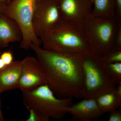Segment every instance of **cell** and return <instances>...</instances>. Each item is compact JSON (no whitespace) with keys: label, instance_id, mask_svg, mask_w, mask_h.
Returning a JSON list of instances; mask_svg holds the SVG:
<instances>
[{"label":"cell","instance_id":"22","mask_svg":"<svg viewBox=\"0 0 121 121\" xmlns=\"http://www.w3.org/2000/svg\"><path fill=\"white\" fill-rule=\"evenodd\" d=\"M7 5L3 4L0 2V16L1 14L4 13Z\"/></svg>","mask_w":121,"mask_h":121},{"label":"cell","instance_id":"9","mask_svg":"<svg viewBox=\"0 0 121 121\" xmlns=\"http://www.w3.org/2000/svg\"><path fill=\"white\" fill-rule=\"evenodd\" d=\"M22 61L21 74L18 89L22 93L33 90L46 84L41 67L36 58L25 57Z\"/></svg>","mask_w":121,"mask_h":121},{"label":"cell","instance_id":"5","mask_svg":"<svg viewBox=\"0 0 121 121\" xmlns=\"http://www.w3.org/2000/svg\"><path fill=\"white\" fill-rule=\"evenodd\" d=\"M118 24L115 16L90 15L83 24L82 29L91 50L101 56L110 51Z\"/></svg>","mask_w":121,"mask_h":121},{"label":"cell","instance_id":"17","mask_svg":"<svg viewBox=\"0 0 121 121\" xmlns=\"http://www.w3.org/2000/svg\"><path fill=\"white\" fill-rule=\"evenodd\" d=\"M111 49L121 50V23L118 25L117 29Z\"/></svg>","mask_w":121,"mask_h":121},{"label":"cell","instance_id":"19","mask_svg":"<svg viewBox=\"0 0 121 121\" xmlns=\"http://www.w3.org/2000/svg\"><path fill=\"white\" fill-rule=\"evenodd\" d=\"M114 16L118 23H121V0H114Z\"/></svg>","mask_w":121,"mask_h":121},{"label":"cell","instance_id":"13","mask_svg":"<svg viewBox=\"0 0 121 121\" xmlns=\"http://www.w3.org/2000/svg\"><path fill=\"white\" fill-rule=\"evenodd\" d=\"M99 107L103 113L115 111L121 105V84L117 88L106 91L95 98Z\"/></svg>","mask_w":121,"mask_h":121},{"label":"cell","instance_id":"16","mask_svg":"<svg viewBox=\"0 0 121 121\" xmlns=\"http://www.w3.org/2000/svg\"><path fill=\"white\" fill-rule=\"evenodd\" d=\"M102 57L106 64L121 62V50L111 49Z\"/></svg>","mask_w":121,"mask_h":121},{"label":"cell","instance_id":"11","mask_svg":"<svg viewBox=\"0 0 121 121\" xmlns=\"http://www.w3.org/2000/svg\"><path fill=\"white\" fill-rule=\"evenodd\" d=\"M22 31L14 20L4 13L0 16V48H4L9 44L21 41Z\"/></svg>","mask_w":121,"mask_h":121},{"label":"cell","instance_id":"1","mask_svg":"<svg viewBox=\"0 0 121 121\" xmlns=\"http://www.w3.org/2000/svg\"><path fill=\"white\" fill-rule=\"evenodd\" d=\"M46 84L61 98H82V56L80 54L50 51L32 43Z\"/></svg>","mask_w":121,"mask_h":121},{"label":"cell","instance_id":"23","mask_svg":"<svg viewBox=\"0 0 121 121\" xmlns=\"http://www.w3.org/2000/svg\"><path fill=\"white\" fill-rule=\"evenodd\" d=\"M4 119L1 109V101L0 97V121H4Z\"/></svg>","mask_w":121,"mask_h":121},{"label":"cell","instance_id":"26","mask_svg":"<svg viewBox=\"0 0 121 121\" xmlns=\"http://www.w3.org/2000/svg\"><path fill=\"white\" fill-rule=\"evenodd\" d=\"M11 0H9V2H10V1H11ZM8 3V4H9Z\"/></svg>","mask_w":121,"mask_h":121},{"label":"cell","instance_id":"21","mask_svg":"<svg viewBox=\"0 0 121 121\" xmlns=\"http://www.w3.org/2000/svg\"><path fill=\"white\" fill-rule=\"evenodd\" d=\"M29 111V115L26 121H41L39 117L36 113L31 108H27Z\"/></svg>","mask_w":121,"mask_h":121},{"label":"cell","instance_id":"25","mask_svg":"<svg viewBox=\"0 0 121 121\" xmlns=\"http://www.w3.org/2000/svg\"><path fill=\"white\" fill-rule=\"evenodd\" d=\"M9 0H0V2L3 4L7 5L8 4Z\"/></svg>","mask_w":121,"mask_h":121},{"label":"cell","instance_id":"12","mask_svg":"<svg viewBox=\"0 0 121 121\" xmlns=\"http://www.w3.org/2000/svg\"><path fill=\"white\" fill-rule=\"evenodd\" d=\"M21 68L22 61L16 60L0 69V94L18 88Z\"/></svg>","mask_w":121,"mask_h":121},{"label":"cell","instance_id":"7","mask_svg":"<svg viewBox=\"0 0 121 121\" xmlns=\"http://www.w3.org/2000/svg\"><path fill=\"white\" fill-rule=\"evenodd\" d=\"M60 20L57 0H40L33 18V28L35 35L40 39Z\"/></svg>","mask_w":121,"mask_h":121},{"label":"cell","instance_id":"3","mask_svg":"<svg viewBox=\"0 0 121 121\" xmlns=\"http://www.w3.org/2000/svg\"><path fill=\"white\" fill-rule=\"evenodd\" d=\"M82 56V98H95L106 91L115 87L102 56L90 50Z\"/></svg>","mask_w":121,"mask_h":121},{"label":"cell","instance_id":"8","mask_svg":"<svg viewBox=\"0 0 121 121\" xmlns=\"http://www.w3.org/2000/svg\"><path fill=\"white\" fill-rule=\"evenodd\" d=\"M60 21L73 26L82 27L86 19L92 14L91 0H57Z\"/></svg>","mask_w":121,"mask_h":121},{"label":"cell","instance_id":"10","mask_svg":"<svg viewBox=\"0 0 121 121\" xmlns=\"http://www.w3.org/2000/svg\"><path fill=\"white\" fill-rule=\"evenodd\" d=\"M74 121H90L98 119L103 113L99 107L95 98H83L65 109Z\"/></svg>","mask_w":121,"mask_h":121},{"label":"cell","instance_id":"2","mask_svg":"<svg viewBox=\"0 0 121 121\" xmlns=\"http://www.w3.org/2000/svg\"><path fill=\"white\" fill-rule=\"evenodd\" d=\"M40 39L45 50L63 54H80L91 48L82 27L60 21Z\"/></svg>","mask_w":121,"mask_h":121},{"label":"cell","instance_id":"6","mask_svg":"<svg viewBox=\"0 0 121 121\" xmlns=\"http://www.w3.org/2000/svg\"><path fill=\"white\" fill-rule=\"evenodd\" d=\"M40 0H11L7 4L4 14L14 20L22 31V38L20 45L21 49H30L32 43L42 45L40 39L35 35L32 26L34 12Z\"/></svg>","mask_w":121,"mask_h":121},{"label":"cell","instance_id":"4","mask_svg":"<svg viewBox=\"0 0 121 121\" xmlns=\"http://www.w3.org/2000/svg\"><path fill=\"white\" fill-rule=\"evenodd\" d=\"M24 105L33 109L41 121L59 120L66 114L65 108L72 104V99L58 98L47 84L27 92L22 93Z\"/></svg>","mask_w":121,"mask_h":121},{"label":"cell","instance_id":"14","mask_svg":"<svg viewBox=\"0 0 121 121\" xmlns=\"http://www.w3.org/2000/svg\"><path fill=\"white\" fill-rule=\"evenodd\" d=\"M92 15L99 16H115L114 0H91Z\"/></svg>","mask_w":121,"mask_h":121},{"label":"cell","instance_id":"18","mask_svg":"<svg viewBox=\"0 0 121 121\" xmlns=\"http://www.w3.org/2000/svg\"><path fill=\"white\" fill-rule=\"evenodd\" d=\"M0 58L3 60L5 66L11 64L13 61V55L11 51H6L0 53Z\"/></svg>","mask_w":121,"mask_h":121},{"label":"cell","instance_id":"15","mask_svg":"<svg viewBox=\"0 0 121 121\" xmlns=\"http://www.w3.org/2000/svg\"><path fill=\"white\" fill-rule=\"evenodd\" d=\"M106 67L111 78L117 85L121 84V62L106 64Z\"/></svg>","mask_w":121,"mask_h":121},{"label":"cell","instance_id":"24","mask_svg":"<svg viewBox=\"0 0 121 121\" xmlns=\"http://www.w3.org/2000/svg\"><path fill=\"white\" fill-rule=\"evenodd\" d=\"M5 66V65L4 63L1 58H0V69H2Z\"/></svg>","mask_w":121,"mask_h":121},{"label":"cell","instance_id":"20","mask_svg":"<svg viewBox=\"0 0 121 121\" xmlns=\"http://www.w3.org/2000/svg\"><path fill=\"white\" fill-rule=\"evenodd\" d=\"M108 121H121V111L118 109L114 112L109 113V115L108 117Z\"/></svg>","mask_w":121,"mask_h":121}]
</instances>
